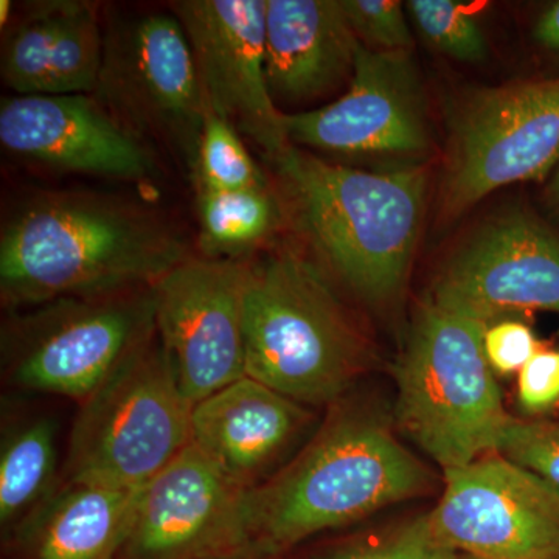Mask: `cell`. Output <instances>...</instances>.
<instances>
[{"mask_svg": "<svg viewBox=\"0 0 559 559\" xmlns=\"http://www.w3.org/2000/svg\"><path fill=\"white\" fill-rule=\"evenodd\" d=\"M150 210L100 194L46 191L0 234V299L10 311L72 297L151 288L189 259Z\"/></svg>", "mask_w": 559, "mask_h": 559, "instance_id": "6da1fadb", "label": "cell"}, {"mask_svg": "<svg viewBox=\"0 0 559 559\" xmlns=\"http://www.w3.org/2000/svg\"><path fill=\"white\" fill-rule=\"evenodd\" d=\"M433 544L477 559H559V489L498 452L444 471Z\"/></svg>", "mask_w": 559, "mask_h": 559, "instance_id": "30bf717a", "label": "cell"}, {"mask_svg": "<svg viewBox=\"0 0 559 559\" xmlns=\"http://www.w3.org/2000/svg\"><path fill=\"white\" fill-rule=\"evenodd\" d=\"M248 489L194 447L140 489L120 559H224L249 551Z\"/></svg>", "mask_w": 559, "mask_h": 559, "instance_id": "5bb4252c", "label": "cell"}, {"mask_svg": "<svg viewBox=\"0 0 559 559\" xmlns=\"http://www.w3.org/2000/svg\"><path fill=\"white\" fill-rule=\"evenodd\" d=\"M170 10L189 38L207 108L277 159L293 143L267 87L266 0H178Z\"/></svg>", "mask_w": 559, "mask_h": 559, "instance_id": "7c38bea8", "label": "cell"}, {"mask_svg": "<svg viewBox=\"0 0 559 559\" xmlns=\"http://www.w3.org/2000/svg\"><path fill=\"white\" fill-rule=\"evenodd\" d=\"M202 257L249 260L280 221V207L267 187L231 191L198 190Z\"/></svg>", "mask_w": 559, "mask_h": 559, "instance_id": "7402d4cb", "label": "cell"}, {"mask_svg": "<svg viewBox=\"0 0 559 559\" xmlns=\"http://www.w3.org/2000/svg\"><path fill=\"white\" fill-rule=\"evenodd\" d=\"M518 400L528 415L546 414L559 404V349H538L520 371Z\"/></svg>", "mask_w": 559, "mask_h": 559, "instance_id": "f1b7e54d", "label": "cell"}, {"mask_svg": "<svg viewBox=\"0 0 559 559\" xmlns=\"http://www.w3.org/2000/svg\"><path fill=\"white\" fill-rule=\"evenodd\" d=\"M57 423L39 417L10 430L0 451V522L20 525L57 488Z\"/></svg>", "mask_w": 559, "mask_h": 559, "instance_id": "44dd1931", "label": "cell"}, {"mask_svg": "<svg viewBox=\"0 0 559 559\" xmlns=\"http://www.w3.org/2000/svg\"><path fill=\"white\" fill-rule=\"evenodd\" d=\"M293 145L334 153L418 154L429 148L425 92L411 51L359 43L348 91L307 112L285 114Z\"/></svg>", "mask_w": 559, "mask_h": 559, "instance_id": "9a60e30c", "label": "cell"}, {"mask_svg": "<svg viewBox=\"0 0 559 559\" xmlns=\"http://www.w3.org/2000/svg\"><path fill=\"white\" fill-rule=\"evenodd\" d=\"M488 326L426 299L393 373L396 421L443 468L498 452L511 421L485 356Z\"/></svg>", "mask_w": 559, "mask_h": 559, "instance_id": "5b68a950", "label": "cell"}, {"mask_svg": "<svg viewBox=\"0 0 559 559\" xmlns=\"http://www.w3.org/2000/svg\"><path fill=\"white\" fill-rule=\"evenodd\" d=\"M250 261L189 257L153 285L157 336L191 404L248 377L245 297Z\"/></svg>", "mask_w": 559, "mask_h": 559, "instance_id": "8fae6325", "label": "cell"}, {"mask_svg": "<svg viewBox=\"0 0 559 559\" xmlns=\"http://www.w3.org/2000/svg\"><path fill=\"white\" fill-rule=\"evenodd\" d=\"M191 407L156 334L81 403L62 480L145 487L190 447Z\"/></svg>", "mask_w": 559, "mask_h": 559, "instance_id": "8992f818", "label": "cell"}, {"mask_svg": "<svg viewBox=\"0 0 559 559\" xmlns=\"http://www.w3.org/2000/svg\"><path fill=\"white\" fill-rule=\"evenodd\" d=\"M407 9L426 39L441 53L465 62H479L488 53L477 21L452 0H411Z\"/></svg>", "mask_w": 559, "mask_h": 559, "instance_id": "cb8c5ba5", "label": "cell"}, {"mask_svg": "<svg viewBox=\"0 0 559 559\" xmlns=\"http://www.w3.org/2000/svg\"><path fill=\"white\" fill-rule=\"evenodd\" d=\"M345 16L360 44L378 51L414 47L403 3L396 0H342Z\"/></svg>", "mask_w": 559, "mask_h": 559, "instance_id": "484cf974", "label": "cell"}, {"mask_svg": "<svg viewBox=\"0 0 559 559\" xmlns=\"http://www.w3.org/2000/svg\"><path fill=\"white\" fill-rule=\"evenodd\" d=\"M105 31L86 0H39L3 28L0 75L14 95H94Z\"/></svg>", "mask_w": 559, "mask_h": 559, "instance_id": "e0dca14e", "label": "cell"}, {"mask_svg": "<svg viewBox=\"0 0 559 559\" xmlns=\"http://www.w3.org/2000/svg\"><path fill=\"white\" fill-rule=\"evenodd\" d=\"M246 374L304 406H333L369 369V341L322 272L283 250L250 261Z\"/></svg>", "mask_w": 559, "mask_h": 559, "instance_id": "277c9868", "label": "cell"}, {"mask_svg": "<svg viewBox=\"0 0 559 559\" xmlns=\"http://www.w3.org/2000/svg\"><path fill=\"white\" fill-rule=\"evenodd\" d=\"M140 489L61 480L17 525L22 549L28 559L119 558L131 533Z\"/></svg>", "mask_w": 559, "mask_h": 559, "instance_id": "ffe728a7", "label": "cell"}, {"mask_svg": "<svg viewBox=\"0 0 559 559\" xmlns=\"http://www.w3.org/2000/svg\"><path fill=\"white\" fill-rule=\"evenodd\" d=\"M274 162L301 226L334 274L370 304L396 299L417 248L428 187L425 168L352 170L296 145Z\"/></svg>", "mask_w": 559, "mask_h": 559, "instance_id": "3957f363", "label": "cell"}, {"mask_svg": "<svg viewBox=\"0 0 559 559\" xmlns=\"http://www.w3.org/2000/svg\"><path fill=\"white\" fill-rule=\"evenodd\" d=\"M558 164L559 79L477 91L452 119L444 218H459L502 187L544 179Z\"/></svg>", "mask_w": 559, "mask_h": 559, "instance_id": "9c48e42d", "label": "cell"}, {"mask_svg": "<svg viewBox=\"0 0 559 559\" xmlns=\"http://www.w3.org/2000/svg\"><path fill=\"white\" fill-rule=\"evenodd\" d=\"M498 454L559 489V421L511 418Z\"/></svg>", "mask_w": 559, "mask_h": 559, "instance_id": "d4e9b609", "label": "cell"}, {"mask_svg": "<svg viewBox=\"0 0 559 559\" xmlns=\"http://www.w3.org/2000/svg\"><path fill=\"white\" fill-rule=\"evenodd\" d=\"M304 404L245 377L193 404L190 444L241 488L259 487L310 423Z\"/></svg>", "mask_w": 559, "mask_h": 559, "instance_id": "ac0fdd59", "label": "cell"}, {"mask_svg": "<svg viewBox=\"0 0 559 559\" xmlns=\"http://www.w3.org/2000/svg\"><path fill=\"white\" fill-rule=\"evenodd\" d=\"M430 299L487 326L511 312H559V235L525 212L488 221L448 261Z\"/></svg>", "mask_w": 559, "mask_h": 559, "instance_id": "4fadbf2b", "label": "cell"}, {"mask_svg": "<svg viewBox=\"0 0 559 559\" xmlns=\"http://www.w3.org/2000/svg\"><path fill=\"white\" fill-rule=\"evenodd\" d=\"M535 38L540 46L559 50V2L544 11L535 27Z\"/></svg>", "mask_w": 559, "mask_h": 559, "instance_id": "f546056e", "label": "cell"}, {"mask_svg": "<svg viewBox=\"0 0 559 559\" xmlns=\"http://www.w3.org/2000/svg\"><path fill=\"white\" fill-rule=\"evenodd\" d=\"M457 559H477V558L468 557V555H460L459 554Z\"/></svg>", "mask_w": 559, "mask_h": 559, "instance_id": "d6a6232c", "label": "cell"}, {"mask_svg": "<svg viewBox=\"0 0 559 559\" xmlns=\"http://www.w3.org/2000/svg\"><path fill=\"white\" fill-rule=\"evenodd\" d=\"M550 198L551 202H554L555 207L559 210V164L557 168V173L554 176V182L550 186Z\"/></svg>", "mask_w": 559, "mask_h": 559, "instance_id": "1f68e13d", "label": "cell"}, {"mask_svg": "<svg viewBox=\"0 0 559 559\" xmlns=\"http://www.w3.org/2000/svg\"><path fill=\"white\" fill-rule=\"evenodd\" d=\"M198 190L231 191L267 187L240 132L209 109L193 168Z\"/></svg>", "mask_w": 559, "mask_h": 559, "instance_id": "603a6c76", "label": "cell"}, {"mask_svg": "<svg viewBox=\"0 0 559 559\" xmlns=\"http://www.w3.org/2000/svg\"><path fill=\"white\" fill-rule=\"evenodd\" d=\"M296 457L248 489L249 551H278L316 533L417 498L432 474L380 418L341 401Z\"/></svg>", "mask_w": 559, "mask_h": 559, "instance_id": "7a4b0ae2", "label": "cell"}, {"mask_svg": "<svg viewBox=\"0 0 559 559\" xmlns=\"http://www.w3.org/2000/svg\"><path fill=\"white\" fill-rule=\"evenodd\" d=\"M94 97L135 138L156 140L193 168L209 108L175 14L110 22Z\"/></svg>", "mask_w": 559, "mask_h": 559, "instance_id": "ba28073f", "label": "cell"}, {"mask_svg": "<svg viewBox=\"0 0 559 559\" xmlns=\"http://www.w3.org/2000/svg\"><path fill=\"white\" fill-rule=\"evenodd\" d=\"M436 549L428 514L417 518L385 538L353 544L334 551L329 559H426Z\"/></svg>", "mask_w": 559, "mask_h": 559, "instance_id": "4316f807", "label": "cell"}, {"mask_svg": "<svg viewBox=\"0 0 559 559\" xmlns=\"http://www.w3.org/2000/svg\"><path fill=\"white\" fill-rule=\"evenodd\" d=\"M484 348L492 371L511 374L524 369L538 352V342L525 323L503 319L485 331Z\"/></svg>", "mask_w": 559, "mask_h": 559, "instance_id": "83f0119b", "label": "cell"}, {"mask_svg": "<svg viewBox=\"0 0 559 559\" xmlns=\"http://www.w3.org/2000/svg\"><path fill=\"white\" fill-rule=\"evenodd\" d=\"M359 40L342 0H266L264 62L272 100H316L353 75Z\"/></svg>", "mask_w": 559, "mask_h": 559, "instance_id": "d6986e66", "label": "cell"}, {"mask_svg": "<svg viewBox=\"0 0 559 559\" xmlns=\"http://www.w3.org/2000/svg\"><path fill=\"white\" fill-rule=\"evenodd\" d=\"M0 143L57 171L145 180L157 165L145 142L87 94L10 95L0 102Z\"/></svg>", "mask_w": 559, "mask_h": 559, "instance_id": "2e32d148", "label": "cell"}, {"mask_svg": "<svg viewBox=\"0 0 559 559\" xmlns=\"http://www.w3.org/2000/svg\"><path fill=\"white\" fill-rule=\"evenodd\" d=\"M457 551L450 549H441V547H436L426 559H457Z\"/></svg>", "mask_w": 559, "mask_h": 559, "instance_id": "4dcf8cb0", "label": "cell"}, {"mask_svg": "<svg viewBox=\"0 0 559 559\" xmlns=\"http://www.w3.org/2000/svg\"><path fill=\"white\" fill-rule=\"evenodd\" d=\"M156 334L153 286L49 301L7 320L3 371L14 388L83 403Z\"/></svg>", "mask_w": 559, "mask_h": 559, "instance_id": "52a82bcc", "label": "cell"}]
</instances>
